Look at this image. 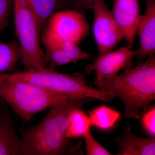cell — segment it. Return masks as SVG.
<instances>
[{
	"mask_svg": "<svg viewBox=\"0 0 155 155\" xmlns=\"http://www.w3.org/2000/svg\"><path fill=\"white\" fill-rule=\"evenodd\" d=\"M106 79L99 90L119 97L125 106L124 116L137 119L155 99V57L150 55L135 67Z\"/></svg>",
	"mask_w": 155,
	"mask_h": 155,
	"instance_id": "6da1fadb",
	"label": "cell"
},
{
	"mask_svg": "<svg viewBox=\"0 0 155 155\" xmlns=\"http://www.w3.org/2000/svg\"><path fill=\"white\" fill-rule=\"evenodd\" d=\"M93 99H69L50 108L47 116L37 125L22 130L24 155H60L69 152L66 138L68 115L75 108H81Z\"/></svg>",
	"mask_w": 155,
	"mask_h": 155,
	"instance_id": "7a4b0ae2",
	"label": "cell"
},
{
	"mask_svg": "<svg viewBox=\"0 0 155 155\" xmlns=\"http://www.w3.org/2000/svg\"><path fill=\"white\" fill-rule=\"evenodd\" d=\"M84 76V73L69 75L59 73L55 69L46 68L41 70L0 74V80L23 81L71 98H89L106 102L112 101L114 98V95L88 86Z\"/></svg>",
	"mask_w": 155,
	"mask_h": 155,
	"instance_id": "3957f363",
	"label": "cell"
},
{
	"mask_svg": "<svg viewBox=\"0 0 155 155\" xmlns=\"http://www.w3.org/2000/svg\"><path fill=\"white\" fill-rule=\"evenodd\" d=\"M0 97L25 121L62 101L72 99L29 83L11 79L0 80Z\"/></svg>",
	"mask_w": 155,
	"mask_h": 155,
	"instance_id": "277c9868",
	"label": "cell"
},
{
	"mask_svg": "<svg viewBox=\"0 0 155 155\" xmlns=\"http://www.w3.org/2000/svg\"><path fill=\"white\" fill-rule=\"evenodd\" d=\"M13 5L20 59L25 71L47 68L45 53L39 43L38 24L28 0H14Z\"/></svg>",
	"mask_w": 155,
	"mask_h": 155,
	"instance_id": "5b68a950",
	"label": "cell"
},
{
	"mask_svg": "<svg viewBox=\"0 0 155 155\" xmlns=\"http://www.w3.org/2000/svg\"><path fill=\"white\" fill-rule=\"evenodd\" d=\"M93 9L94 13V35L98 56H101L111 51L125 38L104 0H98Z\"/></svg>",
	"mask_w": 155,
	"mask_h": 155,
	"instance_id": "8992f818",
	"label": "cell"
},
{
	"mask_svg": "<svg viewBox=\"0 0 155 155\" xmlns=\"http://www.w3.org/2000/svg\"><path fill=\"white\" fill-rule=\"evenodd\" d=\"M47 30L58 39L78 45L87 35L89 26L83 14L77 10L55 12L50 17Z\"/></svg>",
	"mask_w": 155,
	"mask_h": 155,
	"instance_id": "52a82bcc",
	"label": "cell"
},
{
	"mask_svg": "<svg viewBox=\"0 0 155 155\" xmlns=\"http://www.w3.org/2000/svg\"><path fill=\"white\" fill-rule=\"evenodd\" d=\"M137 54V50L134 51L128 46L111 51L98 56L93 63L87 65L84 74L88 75L95 71V82L99 89L104 81L115 76L121 69L132 66V60Z\"/></svg>",
	"mask_w": 155,
	"mask_h": 155,
	"instance_id": "ba28073f",
	"label": "cell"
},
{
	"mask_svg": "<svg viewBox=\"0 0 155 155\" xmlns=\"http://www.w3.org/2000/svg\"><path fill=\"white\" fill-rule=\"evenodd\" d=\"M42 41L45 48V60L50 64V68L70 63H76L80 60H90L92 56L82 51L75 43L58 39L46 29L42 36Z\"/></svg>",
	"mask_w": 155,
	"mask_h": 155,
	"instance_id": "9c48e42d",
	"label": "cell"
},
{
	"mask_svg": "<svg viewBox=\"0 0 155 155\" xmlns=\"http://www.w3.org/2000/svg\"><path fill=\"white\" fill-rule=\"evenodd\" d=\"M139 1L114 0L113 10L111 11L123 32L127 46L131 48L141 17Z\"/></svg>",
	"mask_w": 155,
	"mask_h": 155,
	"instance_id": "30bf717a",
	"label": "cell"
},
{
	"mask_svg": "<svg viewBox=\"0 0 155 155\" xmlns=\"http://www.w3.org/2000/svg\"><path fill=\"white\" fill-rule=\"evenodd\" d=\"M0 155H24L23 142L16 133L8 105L1 97Z\"/></svg>",
	"mask_w": 155,
	"mask_h": 155,
	"instance_id": "8fae6325",
	"label": "cell"
},
{
	"mask_svg": "<svg viewBox=\"0 0 155 155\" xmlns=\"http://www.w3.org/2000/svg\"><path fill=\"white\" fill-rule=\"evenodd\" d=\"M146 11L139 23L137 32L139 39L137 58H145L155 53V0H143Z\"/></svg>",
	"mask_w": 155,
	"mask_h": 155,
	"instance_id": "7c38bea8",
	"label": "cell"
},
{
	"mask_svg": "<svg viewBox=\"0 0 155 155\" xmlns=\"http://www.w3.org/2000/svg\"><path fill=\"white\" fill-rule=\"evenodd\" d=\"M118 146L117 155H154L155 139L140 137L133 134L127 125L123 134L116 139Z\"/></svg>",
	"mask_w": 155,
	"mask_h": 155,
	"instance_id": "4fadbf2b",
	"label": "cell"
},
{
	"mask_svg": "<svg viewBox=\"0 0 155 155\" xmlns=\"http://www.w3.org/2000/svg\"><path fill=\"white\" fill-rule=\"evenodd\" d=\"M81 109H72L69 113L65 135L67 139L83 137L90 130L91 124L89 117Z\"/></svg>",
	"mask_w": 155,
	"mask_h": 155,
	"instance_id": "5bb4252c",
	"label": "cell"
},
{
	"mask_svg": "<svg viewBox=\"0 0 155 155\" xmlns=\"http://www.w3.org/2000/svg\"><path fill=\"white\" fill-rule=\"evenodd\" d=\"M36 17L39 27H42L55 11L67 4L66 0H28Z\"/></svg>",
	"mask_w": 155,
	"mask_h": 155,
	"instance_id": "9a60e30c",
	"label": "cell"
},
{
	"mask_svg": "<svg viewBox=\"0 0 155 155\" xmlns=\"http://www.w3.org/2000/svg\"><path fill=\"white\" fill-rule=\"evenodd\" d=\"M91 125L102 130H107L114 127L120 117L118 111L102 105L88 113Z\"/></svg>",
	"mask_w": 155,
	"mask_h": 155,
	"instance_id": "2e32d148",
	"label": "cell"
},
{
	"mask_svg": "<svg viewBox=\"0 0 155 155\" xmlns=\"http://www.w3.org/2000/svg\"><path fill=\"white\" fill-rule=\"evenodd\" d=\"M20 59L19 45L17 42L0 41V74L13 71Z\"/></svg>",
	"mask_w": 155,
	"mask_h": 155,
	"instance_id": "e0dca14e",
	"label": "cell"
},
{
	"mask_svg": "<svg viewBox=\"0 0 155 155\" xmlns=\"http://www.w3.org/2000/svg\"><path fill=\"white\" fill-rule=\"evenodd\" d=\"M87 155H111L112 154L102 146L92 135L91 130L84 135Z\"/></svg>",
	"mask_w": 155,
	"mask_h": 155,
	"instance_id": "ac0fdd59",
	"label": "cell"
},
{
	"mask_svg": "<svg viewBox=\"0 0 155 155\" xmlns=\"http://www.w3.org/2000/svg\"><path fill=\"white\" fill-rule=\"evenodd\" d=\"M142 123L147 133L154 137L155 136V108L153 107L143 116Z\"/></svg>",
	"mask_w": 155,
	"mask_h": 155,
	"instance_id": "d6986e66",
	"label": "cell"
},
{
	"mask_svg": "<svg viewBox=\"0 0 155 155\" xmlns=\"http://www.w3.org/2000/svg\"><path fill=\"white\" fill-rule=\"evenodd\" d=\"M14 0H0V33L8 24Z\"/></svg>",
	"mask_w": 155,
	"mask_h": 155,
	"instance_id": "ffe728a7",
	"label": "cell"
},
{
	"mask_svg": "<svg viewBox=\"0 0 155 155\" xmlns=\"http://www.w3.org/2000/svg\"><path fill=\"white\" fill-rule=\"evenodd\" d=\"M98 0H66L74 10L82 11L87 9H93Z\"/></svg>",
	"mask_w": 155,
	"mask_h": 155,
	"instance_id": "44dd1931",
	"label": "cell"
}]
</instances>
